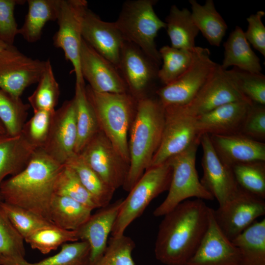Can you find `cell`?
I'll use <instances>...</instances> for the list:
<instances>
[{"instance_id":"cell-1","label":"cell","mask_w":265,"mask_h":265,"mask_svg":"<svg viewBox=\"0 0 265 265\" xmlns=\"http://www.w3.org/2000/svg\"><path fill=\"white\" fill-rule=\"evenodd\" d=\"M210 208L203 200L187 199L164 215L155 242L156 259L166 265H185L207 231Z\"/></svg>"},{"instance_id":"cell-2","label":"cell","mask_w":265,"mask_h":265,"mask_svg":"<svg viewBox=\"0 0 265 265\" xmlns=\"http://www.w3.org/2000/svg\"><path fill=\"white\" fill-rule=\"evenodd\" d=\"M63 165L42 148L37 149L24 170L1 183L2 201L28 210L50 221L49 209L54 194V184Z\"/></svg>"},{"instance_id":"cell-3","label":"cell","mask_w":265,"mask_h":265,"mask_svg":"<svg viewBox=\"0 0 265 265\" xmlns=\"http://www.w3.org/2000/svg\"><path fill=\"white\" fill-rule=\"evenodd\" d=\"M164 120V107L152 96L138 100L129 134V171L123 188H132L151 165L160 143Z\"/></svg>"},{"instance_id":"cell-4","label":"cell","mask_w":265,"mask_h":265,"mask_svg":"<svg viewBox=\"0 0 265 265\" xmlns=\"http://www.w3.org/2000/svg\"><path fill=\"white\" fill-rule=\"evenodd\" d=\"M87 98L95 114L100 130L129 163V134L138 100L129 92L100 93L85 86Z\"/></svg>"},{"instance_id":"cell-5","label":"cell","mask_w":265,"mask_h":265,"mask_svg":"<svg viewBox=\"0 0 265 265\" xmlns=\"http://www.w3.org/2000/svg\"><path fill=\"white\" fill-rule=\"evenodd\" d=\"M157 0H128L122 6L115 24L124 39L139 47L159 66L161 60L155 43L158 32L166 28L154 10Z\"/></svg>"},{"instance_id":"cell-6","label":"cell","mask_w":265,"mask_h":265,"mask_svg":"<svg viewBox=\"0 0 265 265\" xmlns=\"http://www.w3.org/2000/svg\"><path fill=\"white\" fill-rule=\"evenodd\" d=\"M172 174V167L167 160L150 167L130 190L123 200L111 235H123L128 226L141 215L151 202L162 192L168 190Z\"/></svg>"},{"instance_id":"cell-7","label":"cell","mask_w":265,"mask_h":265,"mask_svg":"<svg viewBox=\"0 0 265 265\" xmlns=\"http://www.w3.org/2000/svg\"><path fill=\"white\" fill-rule=\"evenodd\" d=\"M200 139L182 152L168 160L172 167V178L168 194L154 210L155 216H162L180 203L191 198L213 200V196L204 188L199 179L195 162Z\"/></svg>"},{"instance_id":"cell-8","label":"cell","mask_w":265,"mask_h":265,"mask_svg":"<svg viewBox=\"0 0 265 265\" xmlns=\"http://www.w3.org/2000/svg\"><path fill=\"white\" fill-rule=\"evenodd\" d=\"M217 64L211 59L208 49L196 46L189 67L175 80L157 89L155 92L157 98L163 107L188 105Z\"/></svg>"},{"instance_id":"cell-9","label":"cell","mask_w":265,"mask_h":265,"mask_svg":"<svg viewBox=\"0 0 265 265\" xmlns=\"http://www.w3.org/2000/svg\"><path fill=\"white\" fill-rule=\"evenodd\" d=\"M164 111L160 143L149 168L164 163L200 139L196 128V117L184 106H167L164 107Z\"/></svg>"},{"instance_id":"cell-10","label":"cell","mask_w":265,"mask_h":265,"mask_svg":"<svg viewBox=\"0 0 265 265\" xmlns=\"http://www.w3.org/2000/svg\"><path fill=\"white\" fill-rule=\"evenodd\" d=\"M86 0H60L56 19L58 29L53 37L54 46L62 50L73 67L76 83H85L80 67L82 26L88 9Z\"/></svg>"},{"instance_id":"cell-11","label":"cell","mask_w":265,"mask_h":265,"mask_svg":"<svg viewBox=\"0 0 265 265\" xmlns=\"http://www.w3.org/2000/svg\"><path fill=\"white\" fill-rule=\"evenodd\" d=\"M47 63L25 55L14 45L8 46L0 52V89L20 98L27 87L38 82Z\"/></svg>"},{"instance_id":"cell-12","label":"cell","mask_w":265,"mask_h":265,"mask_svg":"<svg viewBox=\"0 0 265 265\" xmlns=\"http://www.w3.org/2000/svg\"><path fill=\"white\" fill-rule=\"evenodd\" d=\"M79 154L109 186L114 190L123 187L128 177L129 163L103 132L99 130Z\"/></svg>"},{"instance_id":"cell-13","label":"cell","mask_w":265,"mask_h":265,"mask_svg":"<svg viewBox=\"0 0 265 265\" xmlns=\"http://www.w3.org/2000/svg\"><path fill=\"white\" fill-rule=\"evenodd\" d=\"M214 219L224 235L232 240L259 217L265 214V199L239 187L234 196L216 210Z\"/></svg>"},{"instance_id":"cell-14","label":"cell","mask_w":265,"mask_h":265,"mask_svg":"<svg viewBox=\"0 0 265 265\" xmlns=\"http://www.w3.org/2000/svg\"><path fill=\"white\" fill-rule=\"evenodd\" d=\"M117 69L129 92L137 100L151 96L149 92L159 80V66L139 47L124 40Z\"/></svg>"},{"instance_id":"cell-15","label":"cell","mask_w":265,"mask_h":265,"mask_svg":"<svg viewBox=\"0 0 265 265\" xmlns=\"http://www.w3.org/2000/svg\"><path fill=\"white\" fill-rule=\"evenodd\" d=\"M78 137L74 99L55 110L47 139L41 148L53 159L64 164L76 153Z\"/></svg>"},{"instance_id":"cell-16","label":"cell","mask_w":265,"mask_h":265,"mask_svg":"<svg viewBox=\"0 0 265 265\" xmlns=\"http://www.w3.org/2000/svg\"><path fill=\"white\" fill-rule=\"evenodd\" d=\"M200 144L203 150V176L200 182L217 200L219 206H222L234 196L239 186L231 168L224 164L217 156L208 134L201 135Z\"/></svg>"},{"instance_id":"cell-17","label":"cell","mask_w":265,"mask_h":265,"mask_svg":"<svg viewBox=\"0 0 265 265\" xmlns=\"http://www.w3.org/2000/svg\"><path fill=\"white\" fill-rule=\"evenodd\" d=\"M82 76L93 90L100 93L129 92L117 68L102 56L82 39L80 52Z\"/></svg>"},{"instance_id":"cell-18","label":"cell","mask_w":265,"mask_h":265,"mask_svg":"<svg viewBox=\"0 0 265 265\" xmlns=\"http://www.w3.org/2000/svg\"><path fill=\"white\" fill-rule=\"evenodd\" d=\"M248 100L217 64L215 70L194 99L185 106L192 115L198 116L230 102Z\"/></svg>"},{"instance_id":"cell-19","label":"cell","mask_w":265,"mask_h":265,"mask_svg":"<svg viewBox=\"0 0 265 265\" xmlns=\"http://www.w3.org/2000/svg\"><path fill=\"white\" fill-rule=\"evenodd\" d=\"M237 248L216 224L210 208L207 231L195 253L185 265H239Z\"/></svg>"},{"instance_id":"cell-20","label":"cell","mask_w":265,"mask_h":265,"mask_svg":"<svg viewBox=\"0 0 265 265\" xmlns=\"http://www.w3.org/2000/svg\"><path fill=\"white\" fill-rule=\"evenodd\" d=\"M82 38L98 53L118 67L124 39L115 22L104 21L88 9L82 22Z\"/></svg>"},{"instance_id":"cell-21","label":"cell","mask_w":265,"mask_h":265,"mask_svg":"<svg viewBox=\"0 0 265 265\" xmlns=\"http://www.w3.org/2000/svg\"><path fill=\"white\" fill-rule=\"evenodd\" d=\"M123 200L101 208L76 230L79 239L86 241L90 246V265H95L103 257Z\"/></svg>"},{"instance_id":"cell-22","label":"cell","mask_w":265,"mask_h":265,"mask_svg":"<svg viewBox=\"0 0 265 265\" xmlns=\"http://www.w3.org/2000/svg\"><path fill=\"white\" fill-rule=\"evenodd\" d=\"M248 100L230 102L196 116L199 134L228 135L240 133L245 117L253 104Z\"/></svg>"},{"instance_id":"cell-23","label":"cell","mask_w":265,"mask_h":265,"mask_svg":"<svg viewBox=\"0 0 265 265\" xmlns=\"http://www.w3.org/2000/svg\"><path fill=\"white\" fill-rule=\"evenodd\" d=\"M209 135L217 156L230 167L238 163L265 161V143L263 142L240 133Z\"/></svg>"},{"instance_id":"cell-24","label":"cell","mask_w":265,"mask_h":265,"mask_svg":"<svg viewBox=\"0 0 265 265\" xmlns=\"http://www.w3.org/2000/svg\"><path fill=\"white\" fill-rule=\"evenodd\" d=\"M37 149L22 133L14 136L0 135V185L6 177L24 170Z\"/></svg>"},{"instance_id":"cell-25","label":"cell","mask_w":265,"mask_h":265,"mask_svg":"<svg viewBox=\"0 0 265 265\" xmlns=\"http://www.w3.org/2000/svg\"><path fill=\"white\" fill-rule=\"evenodd\" d=\"M223 47L224 58L220 65L223 69L232 66L241 70L261 73L260 59L251 49L240 27H235Z\"/></svg>"},{"instance_id":"cell-26","label":"cell","mask_w":265,"mask_h":265,"mask_svg":"<svg viewBox=\"0 0 265 265\" xmlns=\"http://www.w3.org/2000/svg\"><path fill=\"white\" fill-rule=\"evenodd\" d=\"M28 11L18 34L29 43L40 40L43 29L49 21H56L60 0H28Z\"/></svg>"},{"instance_id":"cell-27","label":"cell","mask_w":265,"mask_h":265,"mask_svg":"<svg viewBox=\"0 0 265 265\" xmlns=\"http://www.w3.org/2000/svg\"><path fill=\"white\" fill-rule=\"evenodd\" d=\"M192 19L203 36L212 46L219 47L228 26L217 11L213 0H207L204 4L189 0Z\"/></svg>"},{"instance_id":"cell-28","label":"cell","mask_w":265,"mask_h":265,"mask_svg":"<svg viewBox=\"0 0 265 265\" xmlns=\"http://www.w3.org/2000/svg\"><path fill=\"white\" fill-rule=\"evenodd\" d=\"M92 211L73 199L54 194L50 203L49 218L59 228L76 231L88 220Z\"/></svg>"},{"instance_id":"cell-29","label":"cell","mask_w":265,"mask_h":265,"mask_svg":"<svg viewBox=\"0 0 265 265\" xmlns=\"http://www.w3.org/2000/svg\"><path fill=\"white\" fill-rule=\"evenodd\" d=\"M164 22L172 47L190 51L194 50L195 38L199 31L190 11L186 8L180 9L173 5Z\"/></svg>"},{"instance_id":"cell-30","label":"cell","mask_w":265,"mask_h":265,"mask_svg":"<svg viewBox=\"0 0 265 265\" xmlns=\"http://www.w3.org/2000/svg\"><path fill=\"white\" fill-rule=\"evenodd\" d=\"M238 250L239 265H265V219L255 221L232 240Z\"/></svg>"},{"instance_id":"cell-31","label":"cell","mask_w":265,"mask_h":265,"mask_svg":"<svg viewBox=\"0 0 265 265\" xmlns=\"http://www.w3.org/2000/svg\"><path fill=\"white\" fill-rule=\"evenodd\" d=\"M90 248L85 241L67 242L59 252L36 263L0 257V265H90Z\"/></svg>"},{"instance_id":"cell-32","label":"cell","mask_w":265,"mask_h":265,"mask_svg":"<svg viewBox=\"0 0 265 265\" xmlns=\"http://www.w3.org/2000/svg\"><path fill=\"white\" fill-rule=\"evenodd\" d=\"M73 99L78 132L75 152L79 154L100 129L94 110L86 96L85 83H76Z\"/></svg>"},{"instance_id":"cell-33","label":"cell","mask_w":265,"mask_h":265,"mask_svg":"<svg viewBox=\"0 0 265 265\" xmlns=\"http://www.w3.org/2000/svg\"><path fill=\"white\" fill-rule=\"evenodd\" d=\"M64 164L68 165L74 170L84 187L95 199L100 208L110 203L115 190L106 184L79 154H75Z\"/></svg>"},{"instance_id":"cell-34","label":"cell","mask_w":265,"mask_h":265,"mask_svg":"<svg viewBox=\"0 0 265 265\" xmlns=\"http://www.w3.org/2000/svg\"><path fill=\"white\" fill-rule=\"evenodd\" d=\"M30 107L21 98L14 97L0 89V122L6 134L14 136L21 133Z\"/></svg>"},{"instance_id":"cell-35","label":"cell","mask_w":265,"mask_h":265,"mask_svg":"<svg viewBox=\"0 0 265 265\" xmlns=\"http://www.w3.org/2000/svg\"><path fill=\"white\" fill-rule=\"evenodd\" d=\"M193 51L176 49L168 45L162 46L159 50L162 64L158 71V79L163 85L175 80L187 69L193 59Z\"/></svg>"},{"instance_id":"cell-36","label":"cell","mask_w":265,"mask_h":265,"mask_svg":"<svg viewBox=\"0 0 265 265\" xmlns=\"http://www.w3.org/2000/svg\"><path fill=\"white\" fill-rule=\"evenodd\" d=\"M37 83L35 90L28 97L29 105L33 111H55L60 90L49 59H48L46 69Z\"/></svg>"},{"instance_id":"cell-37","label":"cell","mask_w":265,"mask_h":265,"mask_svg":"<svg viewBox=\"0 0 265 265\" xmlns=\"http://www.w3.org/2000/svg\"><path fill=\"white\" fill-rule=\"evenodd\" d=\"M54 194L68 197L92 211L100 208L91 195L84 187L74 170L64 164L55 180Z\"/></svg>"},{"instance_id":"cell-38","label":"cell","mask_w":265,"mask_h":265,"mask_svg":"<svg viewBox=\"0 0 265 265\" xmlns=\"http://www.w3.org/2000/svg\"><path fill=\"white\" fill-rule=\"evenodd\" d=\"M231 168L239 187L265 199V161L238 163Z\"/></svg>"},{"instance_id":"cell-39","label":"cell","mask_w":265,"mask_h":265,"mask_svg":"<svg viewBox=\"0 0 265 265\" xmlns=\"http://www.w3.org/2000/svg\"><path fill=\"white\" fill-rule=\"evenodd\" d=\"M79 240L77 231L67 230L53 225L34 232L25 239V241L32 249L46 254L64 243Z\"/></svg>"},{"instance_id":"cell-40","label":"cell","mask_w":265,"mask_h":265,"mask_svg":"<svg viewBox=\"0 0 265 265\" xmlns=\"http://www.w3.org/2000/svg\"><path fill=\"white\" fill-rule=\"evenodd\" d=\"M0 207L24 240L34 232L54 225L44 217L18 206L1 201Z\"/></svg>"},{"instance_id":"cell-41","label":"cell","mask_w":265,"mask_h":265,"mask_svg":"<svg viewBox=\"0 0 265 265\" xmlns=\"http://www.w3.org/2000/svg\"><path fill=\"white\" fill-rule=\"evenodd\" d=\"M226 73L240 92L253 103L265 105V76L234 67Z\"/></svg>"},{"instance_id":"cell-42","label":"cell","mask_w":265,"mask_h":265,"mask_svg":"<svg viewBox=\"0 0 265 265\" xmlns=\"http://www.w3.org/2000/svg\"><path fill=\"white\" fill-rule=\"evenodd\" d=\"M24 238L0 207V257L24 259Z\"/></svg>"},{"instance_id":"cell-43","label":"cell","mask_w":265,"mask_h":265,"mask_svg":"<svg viewBox=\"0 0 265 265\" xmlns=\"http://www.w3.org/2000/svg\"><path fill=\"white\" fill-rule=\"evenodd\" d=\"M135 246L133 240L124 234L111 237L103 257L95 265H134L132 254Z\"/></svg>"},{"instance_id":"cell-44","label":"cell","mask_w":265,"mask_h":265,"mask_svg":"<svg viewBox=\"0 0 265 265\" xmlns=\"http://www.w3.org/2000/svg\"><path fill=\"white\" fill-rule=\"evenodd\" d=\"M54 111H33V115L23 127L21 133L37 148H42L47 139Z\"/></svg>"},{"instance_id":"cell-45","label":"cell","mask_w":265,"mask_h":265,"mask_svg":"<svg viewBox=\"0 0 265 265\" xmlns=\"http://www.w3.org/2000/svg\"><path fill=\"white\" fill-rule=\"evenodd\" d=\"M25 0H0V39L7 45H13L18 34V25L14 16L15 7Z\"/></svg>"},{"instance_id":"cell-46","label":"cell","mask_w":265,"mask_h":265,"mask_svg":"<svg viewBox=\"0 0 265 265\" xmlns=\"http://www.w3.org/2000/svg\"><path fill=\"white\" fill-rule=\"evenodd\" d=\"M240 133L255 140H265V106L253 103L243 123Z\"/></svg>"},{"instance_id":"cell-47","label":"cell","mask_w":265,"mask_h":265,"mask_svg":"<svg viewBox=\"0 0 265 265\" xmlns=\"http://www.w3.org/2000/svg\"><path fill=\"white\" fill-rule=\"evenodd\" d=\"M265 15L263 10L258 11L251 14L246 20L248 23L247 30L244 32V36L249 44L255 49L265 56V26L262 18Z\"/></svg>"},{"instance_id":"cell-48","label":"cell","mask_w":265,"mask_h":265,"mask_svg":"<svg viewBox=\"0 0 265 265\" xmlns=\"http://www.w3.org/2000/svg\"><path fill=\"white\" fill-rule=\"evenodd\" d=\"M8 45L0 39V52L5 49Z\"/></svg>"},{"instance_id":"cell-49","label":"cell","mask_w":265,"mask_h":265,"mask_svg":"<svg viewBox=\"0 0 265 265\" xmlns=\"http://www.w3.org/2000/svg\"><path fill=\"white\" fill-rule=\"evenodd\" d=\"M5 134V130L1 123L0 122V135H3Z\"/></svg>"},{"instance_id":"cell-50","label":"cell","mask_w":265,"mask_h":265,"mask_svg":"<svg viewBox=\"0 0 265 265\" xmlns=\"http://www.w3.org/2000/svg\"><path fill=\"white\" fill-rule=\"evenodd\" d=\"M2 201V198H1V197L0 195V202Z\"/></svg>"}]
</instances>
